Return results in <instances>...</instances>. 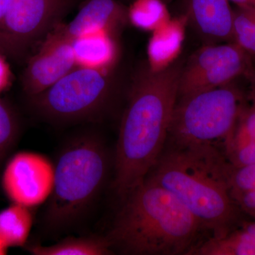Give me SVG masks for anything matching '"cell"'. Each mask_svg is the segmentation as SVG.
Returning <instances> with one entry per match:
<instances>
[{"label":"cell","mask_w":255,"mask_h":255,"mask_svg":"<svg viewBox=\"0 0 255 255\" xmlns=\"http://www.w3.org/2000/svg\"><path fill=\"white\" fill-rule=\"evenodd\" d=\"M181 64L162 71L140 68L134 76L119 128L114 189L121 201L140 185L167 142L177 104Z\"/></svg>","instance_id":"1"},{"label":"cell","mask_w":255,"mask_h":255,"mask_svg":"<svg viewBox=\"0 0 255 255\" xmlns=\"http://www.w3.org/2000/svg\"><path fill=\"white\" fill-rule=\"evenodd\" d=\"M228 166L215 146L169 145L145 179L172 193L219 239L246 221L230 193Z\"/></svg>","instance_id":"2"},{"label":"cell","mask_w":255,"mask_h":255,"mask_svg":"<svg viewBox=\"0 0 255 255\" xmlns=\"http://www.w3.org/2000/svg\"><path fill=\"white\" fill-rule=\"evenodd\" d=\"M206 232L172 193L144 179L122 201L107 238L127 255H189Z\"/></svg>","instance_id":"3"},{"label":"cell","mask_w":255,"mask_h":255,"mask_svg":"<svg viewBox=\"0 0 255 255\" xmlns=\"http://www.w3.org/2000/svg\"><path fill=\"white\" fill-rule=\"evenodd\" d=\"M109 169L108 151L100 135L87 132L69 140L55 164L45 216L48 227L59 231L78 222L100 194Z\"/></svg>","instance_id":"4"},{"label":"cell","mask_w":255,"mask_h":255,"mask_svg":"<svg viewBox=\"0 0 255 255\" xmlns=\"http://www.w3.org/2000/svg\"><path fill=\"white\" fill-rule=\"evenodd\" d=\"M244 107L241 92L232 83L177 98L167 141L177 146H224Z\"/></svg>","instance_id":"5"},{"label":"cell","mask_w":255,"mask_h":255,"mask_svg":"<svg viewBox=\"0 0 255 255\" xmlns=\"http://www.w3.org/2000/svg\"><path fill=\"white\" fill-rule=\"evenodd\" d=\"M114 92L111 72L77 67L54 85L28 97L42 118L55 124L97 120L108 108Z\"/></svg>","instance_id":"6"},{"label":"cell","mask_w":255,"mask_h":255,"mask_svg":"<svg viewBox=\"0 0 255 255\" xmlns=\"http://www.w3.org/2000/svg\"><path fill=\"white\" fill-rule=\"evenodd\" d=\"M78 0H11L0 24V52L22 60L58 24Z\"/></svg>","instance_id":"7"},{"label":"cell","mask_w":255,"mask_h":255,"mask_svg":"<svg viewBox=\"0 0 255 255\" xmlns=\"http://www.w3.org/2000/svg\"><path fill=\"white\" fill-rule=\"evenodd\" d=\"M253 68L251 57L234 42L209 43L182 67L178 98L229 85Z\"/></svg>","instance_id":"8"},{"label":"cell","mask_w":255,"mask_h":255,"mask_svg":"<svg viewBox=\"0 0 255 255\" xmlns=\"http://www.w3.org/2000/svg\"><path fill=\"white\" fill-rule=\"evenodd\" d=\"M55 182V165L46 156L20 152L8 161L1 177L5 195L12 202L31 208L49 199Z\"/></svg>","instance_id":"9"},{"label":"cell","mask_w":255,"mask_h":255,"mask_svg":"<svg viewBox=\"0 0 255 255\" xmlns=\"http://www.w3.org/2000/svg\"><path fill=\"white\" fill-rule=\"evenodd\" d=\"M77 68L71 41L50 31L38 52L32 55L21 77L23 92L28 97L45 91Z\"/></svg>","instance_id":"10"},{"label":"cell","mask_w":255,"mask_h":255,"mask_svg":"<svg viewBox=\"0 0 255 255\" xmlns=\"http://www.w3.org/2000/svg\"><path fill=\"white\" fill-rule=\"evenodd\" d=\"M128 22V8L117 0H87L71 21L58 23L51 31L71 41L97 31L117 35Z\"/></svg>","instance_id":"11"},{"label":"cell","mask_w":255,"mask_h":255,"mask_svg":"<svg viewBox=\"0 0 255 255\" xmlns=\"http://www.w3.org/2000/svg\"><path fill=\"white\" fill-rule=\"evenodd\" d=\"M188 21L200 36L216 42H233V10L228 0H189Z\"/></svg>","instance_id":"12"},{"label":"cell","mask_w":255,"mask_h":255,"mask_svg":"<svg viewBox=\"0 0 255 255\" xmlns=\"http://www.w3.org/2000/svg\"><path fill=\"white\" fill-rule=\"evenodd\" d=\"M188 23L187 14L172 18L152 32L147 48V67L162 71L175 63L182 51Z\"/></svg>","instance_id":"13"},{"label":"cell","mask_w":255,"mask_h":255,"mask_svg":"<svg viewBox=\"0 0 255 255\" xmlns=\"http://www.w3.org/2000/svg\"><path fill=\"white\" fill-rule=\"evenodd\" d=\"M116 36L109 31H100L71 41L76 66L112 72L119 54Z\"/></svg>","instance_id":"14"},{"label":"cell","mask_w":255,"mask_h":255,"mask_svg":"<svg viewBox=\"0 0 255 255\" xmlns=\"http://www.w3.org/2000/svg\"><path fill=\"white\" fill-rule=\"evenodd\" d=\"M189 255H255V220L245 221L226 237L208 238Z\"/></svg>","instance_id":"15"},{"label":"cell","mask_w":255,"mask_h":255,"mask_svg":"<svg viewBox=\"0 0 255 255\" xmlns=\"http://www.w3.org/2000/svg\"><path fill=\"white\" fill-rule=\"evenodd\" d=\"M32 226L33 216L29 208L12 204L0 211V241L8 248L24 246Z\"/></svg>","instance_id":"16"},{"label":"cell","mask_w":255,"mask_h":255,"mask_svg":"<svg viewBox=\"0 0 255 255\" xmlns=\"http://www.w3.org/2000/svg\"><path fill=\"white\" fill-rule=\"evenodd\" d=\"M28 251L34 255H109L114 253L106 238H68L50 246L33 245Z\"/></svg>","instance_id":"17"},{"label":"cell","mask_w":255,"mask_h":255,"mask_svg":"<svg viewBox=\"0 0 255 255\" xmlns=\"http://www.w3.org/2000/svg\"><path fill=\"white\" fill-rule=\"evenodd\" d=\"M170 18L164 0H134L128 8V22L142 31H155Z\"/></svg>","instance_id":"18"},{"label":"cell","mask_w":255,"mask_h":255,"mask_svg":"<svg viewBox=\"0 0 255 255\" xmlns=\"http://www.w3.org/2000/svg\"><path fill=\"white\" fill-rule=\"evenodd\" d=\"M233 42L251 58L255 57V9L233 10Z\"/></svg>","instance_id":"19"},{"label":"cell","mask_w":255,"mask_h":255,"mask_svg":"<svg viewBox=\"0 0 255 255\" xmlns=\"http://www.w3.org/2000/svg\"><path fill=\"white\" fill-rule=\"evenodd\" d=\"M19 135V123L16 114L0 99V167L14 148Z\"/></svg>","instance_id":"20"},{"label":"cell","mask_w":255,"mask_h":255,"mask_svg":"<svg viewBox=\"0 0 255 255\" xmlns=\"http://www.w3.org/2000/svg\"><path fill=\"white\" fill-rule=\"evenodd\" d=\"M228 179L233 199L243 193L255 190V164L235 167L229 162Z\"/></svg>","instance_id":"21"},{"label":"cell","mask_w":255,"mask_h":255,"mask_svg":"<svg viewBox=\"0 0 255 255\" xmlns=\"http://www.w3.org/2000/svg\"><path fill=\"white\" fill-rule=\"evenodd\" d=\"M252 142L255 143V107L245 106L231 137L225 146L229 144Z\"/></svg>","instance_id":"22"},{"label":"cell","mask_w":255,"mask_h":255,"mask_svg":"<svg viewBox=\"0 0 255 255\" xmlns=\"http://www.w3.org/2000/svg\"><path fill=\"white\" fill-rule=\"evenodd\" d=\"M233 200L246 216L255 220V190L239 194Z\"/></svg>","instance_id":"23"},{"label":"cell","mask_w":255,"mask_h":255,"mask_svg":"<svg viewBox=\"0 0 255 255\" xmlns=\"http://www.w3.org/2000/svg\"><path fill=\"white\" fill-rule=\"evenodd\" d=\"M11 78L12 75L9 64L6 62L5 55L0 52V94L9 87Z\"/></svg>","instance_id":"24"},{"label":"cell","mask_w":255,"mask_h":255,"mask_svg":"<svg viewBox=\"0 0 255 255\" xmlns=\"http://www.w3.org/2000/svg\"><path fill=\"white\" fill-rule=\"evenodd\" d=\"M234 3L237 7L243 9H255V0H228Z\"/></svg>","instance_id":"25"},{"label":"cell","mask_w":255,"mask_h":255,"mask_svg":"<svg viewBox=\"0 0 255 255\" xmlns=\"http://www.w3.org/2000/svg\"><path fill=\"white\" fill-rule=\"evenodd\" d=\"M11 0H0V24L4 19Z\"/></svg>","instance_id":"26"},{"label":"cell","mask_w":255,"mask_h":255,"mask_svg":"<svg viewBox=\"0 0 255 255\" xmlns=\"http://www.w3.org/2000/svg\"><path fill=\"white\" fill-rule=\"evenodd\" d=\"M246 78L251 82L252 86L255 87V68L253 67L251 71L247 74Z\"/></svg>","instance_id":"27"},{"label":"cell","mask_w":255,"mask_h":255,"mask_svg":"<svg viewBox=\"0 0 255 255\" xmlns=\"http://www.w3.org/2000/svg\"><path fill=\"white\" fill-rule=\"evenodd\" d=\"M7 247L5 246L4 243L0 241V255H6V252H7Z\"/></svg>","instance_id":"28"},{"label":"cell","mask_w":255,"mask_h":255,"mask_svg":"<svg viewBox=\"0 0 255 255\" xmlns=\"http://www.w3.org/2000/svg\"><path fill=\"white\" fill-rule=\"evenodd\" d=\"M250 97H251V100L252 101V103H253V106H254L255 107V87L252 86V90L251 92V95H250Z\"/></svg>","instance_id":"29"}]
</instances>
